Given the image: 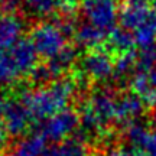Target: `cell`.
Returning a JSON list of instances; mask_svg holds the SVG:
<instances>
[{
	"label": "cell",
	"mask_w": 156,
	"mask_h": 156,
	"mask_svg": "<svg viewBox=\"0 0 156 156\" xmlns=\"http://www.w3.org/2000/svg\"><path fill=\"white\" fill-rule=\"evenodd\" d=\"M83 2L84 0H56L58 6L64 10V13H74V9Z\"/></svg>",
	"instance_id": "cell-24"
},
{
	"label": "cell",
	"mask_w": 156,
	"mask_h": 156,
	"mask_svg": "<svg viewBox=\"0 0 156 156\" xmlns=\"http://www.w3.org/2000/svg\"><path fill=\"white\" fill-rule=\"evenodd\" d=\"M133 36L136 46L140 48V49H146V48H151V46L156 45V32L155 29L152 28L151 20H149V23L143 25L137 30H134Z\"/></svg>",
	"instance_id": "cell-20"
},
{
	"label": "cell",
	"mask_w": 156,
	"mask_h": 156,
	"mask_svg": "<svg viewBox=\"0 0 156 156\" xmlns=\"http://www.w3.org/2000/svg\"><path fill=\"white\" fill-rule=\"evenodd\" d=\"M38 54L29 39H22L10 49H0V88L12 87L30 77L38 68Z\"/></svg>",
	"instance_id": "cell-2"
},
{
	"label": "cell",
	"mask_w": 156,
	"mask_h": 156,
	"mask_svg": "<svg viewBox=\"0 0 156 156\" xmlns=\"http://www.w3.org/2000/svg\"><path fill=\"white\" fill-rule=\"evenodd\" d=\"M7 139H9V132L6 129L5 123L2 122V119H0V149L5 147V145L7 143Z\"/></svg>",
	"instance_id": "cell-25"
},
{
	"label": "cell",
	"mask_w": 156,
	"mask_h": 156,
	"mask_svg": "<svg viewBox=\"0 0 156 156\" xmlns=\"http://www.w3.org/2000/svg\"><path fill=\"white\" fill-rule=\"evenodd\" d=\"M0 119L12 136L25 133L34 120L20 95H0Z\"/></svg>",
	"instance_id": "cell-6"
},
{
	"label": "cell",
	"mask_w": 156,
	"mask_h": 156,
	"mask_svg": "<svg viewBox=\"0 0 156 156\" xmlns=\"http://www.w3.org/2000/svg\"><path fill=\"white\" fill-rule=\"evenodd\" d=\"M129 145L143 152L146 156H156V130L134 122L124 127Z\"/></svg>",
	"instance_id": "cell-11"
},
{
	"label": "cell",
	"mask_w": 156,
	"mask_h": 156,
	"mask_svg": "<svg viewBox=\"0 0 156 156\" xmlns=\"http://www.w3.org/2000/svg\"><path fill=\"white\" fill-rule=\"evenodd\" d=\"M80 71L90 81L104 83L114 77V61L110 52L97 48L88 51L80 61Z\"/></svg>",
	"instance_id": "cell-8"
},
{
	"label": "cell",
	"mask_w": 156,
	"mask_h": 156,
	"mask_svg": "<svg viewBox=\"0 0 156 156\" xmlns=\"http://www.w3.org/2000/svg\"><path fill=\"white\" fill-rule=\"evenodd\" d=\"M152 15L153 10L147 0H123L119 20L122 28L134 32L143 25L149 23Z\"/></svg>",
	"instance_id": "cell-10"
},
{
	"label": "cell",
	"mask_w": 156,
	"mask_h": 156,
	"mask_svg": "<svg viewBox=\"0 0 156 156\" xmlns=\"http://www.w3.org/2000/svg\"><path fill=\"white\" fill-rule=\"evenodd\" d=\"M81 123L91 133H104L112 124H116L117 95L108 90H97L84 103Z\"/></svg>",
	"instance_id": "cell-3"
},
{
	"label": "cell",
	"mask_w": 156,
	"mask_h": 156,
	"mask_svg": "<svg viewBox=\"0 0 156 156\" xmlns=\"http://www.w3.org/2000/svg\"><path fill=\"white\" fill-rule=\"evenodd\" d=\"M25 20L17 13L0 15V49H10L22 41Z\"/></svg>",
	"instance_id": "cell-12"
},
{
	"label": "cell",
	"mask_w": 156,
	"mask_h": 156,
	"mask_svg": "<svg viewBox=\"0 0 156 156\" xmlns=\"http://www.w3.org/2000/svg\"><path fill=\"white\" fill-rule=\"evenodd\" d=\"M44 156H91V153L84 140L71 137L51 146L49 149H46Z\"/></svg>",
	"instance_id": "cell-17"
},
{
	"label": "cell",
	"mask_w": 156,
	"mask_h": 156,
	"mask_svg": "<svg viewBox=\"0 0 156 156\" xmlns=\"http://www.w3.org/2000/svg\"><path fill=\"white\" fill-rule=\"evenodd\" d=\"M153 67H156V45L137 52L134 71H149Z\"/></svg>",
	"instance_id": "cell-21"
},
{
	"label": "cell",
	"mask_w": 156,
	"mask_h": 156,
	"mask_svg": "<svg viewBox=\"0 0 156 156\" xmlns=\"http://www.w3.org/2000/svg\"><path fill=\"white\" fill-rule=\"evenodd\" d=\"M22 5L29 13L38 17H48L54 15L58 7L56 0H22Z\"/></svg>",
	"instance_id": "cell-19"
},
{
	"label": "cell",
	"mask_w": 156,
	"mask_h": 156,
	"mask_svg": "<svg viewBox=\"0 0 156 156\" xmlns=\"http://www.w3.org/2000/svg\"><path fill=\"white\" fill-rule=\"evenodd\" d=\"M106 156H146L143 152L130 145H117L107 151Z\"/></svg>",
	"instance_id": "cell-22"
},
{
	"label": "cell",
	"mask_w": 156,
	"mask_h": 156,
	"mask_svg": "<svg viewBox=\"0 0 156 156\" xmlns=\"http://www.w3.org/2000/svg\"><path fill=\"white\" fill-rule=\"evenodd\" d=\"M20 5H22V0H0V15L16 13Z\"/></svg>",
	"instance_id": "cell-23"
},
{
	"label": "cell",
	"mask_w": 156,
	"mask_h": 156,
	"mask_svg": "<svg viewBox=\"0 0 156 156\" xmlns=\"http://www.w3.org/2000/svg\"><path fill=\"white\" fill-rule=\"evenodd\" d=\"M80 124H81L80 113H77L73 108H65L44 120L38 133L45 140L61 143L64 140L71 139V134L80 127Z\"/></svg>",
	"instance_id": "cell-5"
},
{
	"label": "cell",
	"mask_w": 156,
	"mask_h": 156,
	"mask_svg": "<svg viewBox=\"0 0 156 156\" xmlns=\"http://www.w3.org/2000/svg\"><path fill=\"white\" fill-rule=\"evenodd\" d=\"M147 2H149V5H151L152 10L156 12V0H147Z\"/></svg>",
	"instance_id": "cell-29"
},
{
	"label": "cell",
	"mask_w": 156,
	"mask_h": 156,
	"mask_svg": "<svg viewBox=\"0 0 156 156\" xmlns=\"http://www.w3.org/2000/svg\"><path fill=\"white\" fill-rule=\"evenodd\" d=\"M151 129L156 130V110H153V114L151 117Z\"/></svg>",
	"instance_id": "cell-27"
},
{
	"label": "cell",
	"mask_w": 156,
	"mask_h": 156,
	"mask_svg": "<svg viewBox=\"0 0 156 156\" xmlns=\"http://www.w3.org/2000/svg\"><path fill=\"white\" fill-rule=\"evenodd\" d=\"M151 25L156 32V12H153V15H152V17H151Z\"/></svg>",
	"instance_id": "cell-28"
},
{
	"label": "cell",
	"mask_w": 156,
	"mask_h": 156,
	"mask_svg": "<svg viewBox=\"0 0 156 156\" xmlns=\"http://www.w3.org/2000/svg\"><path fill=\"white\" fill-rule=\"evenodd\" d=\"M107 44L110 49L117 52V54H126L130 51H134L136 42H134L133 32H130L124 28H114L107 36Z\"/></svg>",
	"instance_id": "cell-18"
},
{
	"label": "cell",
	"mask_w": 156,
	"mask_h": 156,
	"mask_svg": "<svg viewBox=\"0 0 156 156\" xmlns=\"http://www.w3.org/2000/svg\"><path fill=\"white\" fill-rule=\"evenodd\" d=\"M143 73H146L147 81H149L153 87H156V67H153L152 69H149V71H143Z\"/></svg>",
	"instance_id": "cell-26"
},
{
	"label": "cell",
	"mask_w": 156,
	"mask_h": 156,
	"mask_svg": "<svg viewBox=\"0 0 156 156\" xmlns=\"http://www.w3.org/2000/svg\"><path fill=\"white\" fill-rule=\"evenodd\" d=\"M30 44L34 45L38 56L44 59H51L56 56L62 49L68 46L67 35L59 28L58 23L41 22L30 32Z\"/></svg>",
	"instance_id": "cell-4"
},
{
	"label": "cell",
	"mask_w": 156,
	"mask_h": 156,
	"mask_svg": "<svg viewBox=\"0 0 156 156\" xmlns=\"http://www.w3.org/2000/svg\"><path fill=\"white\" fill-rule=\"evenodd\" d=\"M77 93V83L73 78L64 77L54 80L35 90H23L20 98L28 107L34 120L44 122L51 116L68 108Z\"/></svg>",
	"instance_id": "cell-1"
},
{
	"label": "cell",
	"mask_w": 156,
	"mask_h": 156,
	"mask_svg": "<svg viewBox=\"0 0 156 156\" xmlns=\"http://www.w3.org/2000/svg\"><path fill=\"white\" fill-rule=\"evenodd\" d=\"M143 103L134 93H126L117 97V117L116 124H123L124 127L136 122V119L143 112Z\"/></svg>",
	"instance_id": "cell-13"
},
{
	"label": "cell",
	"mask_w": 156,
	"mask_h": 156,
	"mask_svg": "<svg viewBox=\"0 0 156 156\" xmlns=\"http://www.w3.org/2000/svg\"><path fill=\"white\" fill-rule=\"evenodd\" d=\"M81 12L87 23L110 34L116 28L120 6L117 0H84L81 3Z\"/></svg>",
	"instance_id": "cell-7"
},
{
	"label": "cell",
	"mask_w": 156,
	"mask_h": 156,
	"mask_svg": "<svg viewBox=\"0 0 156 156\" xmlns=\"http://www.w3.org/2000/svg\"><path fill=\"white\" fill-rule=\"evenodd\" d=\"M75 59H77V49L68 45L56 56L48 59L46 64L38 65V68L35 69L30 77L36 83H51L54 81V78L56 80L62 78V75L75 64Z\"/></svg>",
	"instance_id": "cell-9"
},
{
	"label": "cell",
	"mask_w": 156,
	"mask_h": 156,
	"mask_svg": "<svg viewBox=\"0 0 156 156\" xmlns=\"http://www.w3.org/2000/svg\"><path fill=\"white\" fill-rule=\"evenodd\" d=\"M46 140L39 133L30 134L28 137L17 142L10 151L6 153V156H44L46 152Z\"/></svg>",
	"instance_id": "cell-16"
},
{
	"label": "cell",
	"mask_w": 156,
	"mask_h": 156,
	"mask_svg": "<svg viewBox=\"0 0 156 156\" xmlns=\"http://www.w3.org/2000/svg\"><path fill=\"white\" fill-rule=\"evenodd\" d=\"M132 93L139 97L143 106L152 110H156V87H153L143 71H134L130 80Z\"/></svg>",
	"instance_id": "cell-14"
},
{
	"label": "cell",
	"mask_w": 156,
	"mask_h": 156,
	"mask_svg": "<svg viewBox=\"0 0 156 156\" xmlns=\"http://www.w3.org/2000/svg\"><path fill=\"white\" fill-rule=\"evenodd\" d=\"M108 34L100 30L98 28H95L90 23L84 22L80 23L74 32V39H75V44L78 46H83V48H87V49H97L103 42L104 39H107Z\"/></svg>",
	"instance_id": "cell-15"
}]
</instances>
